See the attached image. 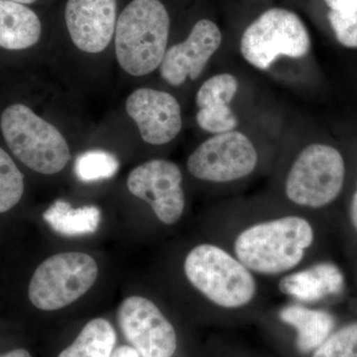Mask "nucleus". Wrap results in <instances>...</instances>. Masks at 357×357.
<instances>
[{
	"label": "nucleus",
	"mask_w": 357,
	"mask_h": 357,
	"mask_svg": "<svg viewBox=\"0 0 357 357\" xmlns=\"http://www.w3.org/2000/svg\"><path fill=\"white\" fill-rule=\"evenodd\" d=\"M24 177L13 158L0 147V213L10 211L22 198Z\"/></svg>",
	"instance_id": "obj_22"
},
{
	"label": "nucleus",
	"mask_w": 357,
	"mask_h": 357,
	"mask_svg": "<svg viewBox=\"0 0 357 357\" xmlns=\"http://www.w3.org/2000/svg\"><path fill=\"white\" fill-rule=\"evenodd\" d=\"M119 162L114 154L103 150H91L79 155L75 164V172L82 182L89 183L114 177Z\"/></svg>",
	"instance_id": "obj_21"
},
{
	"label": "nucleus",
	"mask_w": 357,
	"mask_h": 357,
	"mask_svg": "<svg viewBox=\"0 0 357 357\" xmlns=\"http://www.w3.org/2000/svg\"><path fill=\"white\" fill-rule=\"evenodd\" d=\"M261 155L253 141L238 130L213 134L187 160V170L196 180L215 185L245 182L261 167Z\"/></svg>",
	"instance_id": "obj_7"
},
{
	"label": "nucleus",
	"mask_w": 357,
	"mask_h": 357,
	"mask_svg": "<svg viewBox=\"0 0 357 357\" xmlns=\"http://www.w3.org/2000/svg\"><path fill=\"white\" fill-rule=\"evenodd\" d=\"M335 38L347 48H357V0H325Z\"/></svg>",
	"instance_id": "obj_20"
},
{
	"label": "nucleus",
	"mask_w": 357,
	"mask_h": 357,
	"mask_svg": "<svg viewBox=\"0 0 357 357\" xmlns=\"http://www.w3.org/2000/svg\"><path fill=\"white\" fill-rule=\"evenodd\" d=\"M184 176L170 160L153 159L129 174L128 188L133 196L149 204L161 225L171 227L182 220L187 206Z\"/></svg>",
	"instance_id": "obj_9"
},
{
	"label": "nucleus",
	"mask_w": 357,
	"mask_h": 357,
	"mask_svg": "<svg viewBox=\"0 0 357 357\" xmlns=\"http://www.w3.org/2000/svg\"><path fill=\"white\" fill-rule=\"evenodd\" d=\"M238 81L229 73L206 79L196 96L197 123L206 132L218 134L236 130L238 119L230 103L238 91Z\"/></svg>",
	"instance_id": "obj_15"
},
{
	"label": "nucleus",
	"mask_w": 357,
	"mask_h": 357,
	"mask_svg": "<svg viewBox=\"0 0 357 357\" xmlns=\"http://www.w3.org/2000/svg\"><path fill=\"white\" fill-rule=\"evenodd\" d=\"M117 321L141 357H173L178 347L175 326L153 301L132 296L121 303Z\"/></svg>",
	"instance_id": "obj_10"
},
{
	"label": "nucleus",
	"mask_w": 357,
	"mask_h": 357,
	"mask_svg": "<svg viewBox=\"0 0 357 357\" xmlns=\"http://www.w3.org/2000/svg\"><path fill=\"white\" fill-rule=\"evenodd\" d=\"M311 46V36L299 16L288 9L275 7L263 13L244 30L241 53L249 65L266 70L278 58H304Z\"/></svg>",
	"instance_id": "obj_6"
},
{
	"label": "nucleus",
	"mask_w": 357,
	"mask_h": 357,
	"mask_svg": "<svg viewBox=\"0 0 357 357\" xmlns=\"http://www.w3.org/2000/svg\"><path fill=\"white\" fill-rule=\"evenodd\" d=\"M345 178L347 165L340 150L325 143H311L285 165L272 199L317 215L340 198Z\"/></svg>",
	"instance_id": "obj_3"
},
{
	"label": "nucleus",
	"mask_w": 357,
	"mask_h": 357,
	"mask_svg": "<svg viewBox=\"0 0 357 357\" xmlns=\"http://www.w3.org/2000/svg\"><path fill=\"white\" fill-rule=\"evenodd\" d=\"M347 217H349V222L351 229L357 234V181L356 189L352 192L351 201H349Z\"/></svg>",
	"instance_id": "obj_24"
},
{
	"label": "nucleus",
	"mask_w": 357,
	"mask_h": 357,
	"mask_svg": "<svg viewBox=\"0 0 357 357\" xmlns=\"http://www.w3.org/2000/svg\"><path fill=\"white\" fill-rule=\"evenodd\" d=\"M41 22L37 14L24 4L0 0V47L24 50L38 43Z\"/></svg>",
	"instance_id": "obj_17"
},
{
	"label": "nucleus",
	"mask_w": 357,
	"mask_h": 357,
	"mask_svg": "<svg viewBox=\"0 0 357 357\" xmlns=\"http://www.w3.org/2000/svg\"><path fill=\"white\" fill-rule=\"evenodd\" d=\"M0 357H31L29 352L25 351V349H15V351H11L7 352L6 354H2Z\"/></svg>",
	"instance_id": "obj_26"
},
{
	"label": "nucleus",
	"mask_w": 357,
	"mask_h": 357,
	"mask_svg": "<svg viewBox=\"0 0 357 357\" xmlns=\"http://www.w3.org/2000/svg\"><path fill=\"white\" fill-rule=\"evenodd\" d=\"M206 238L231 253L261 279L277 280L314 260L321 243L316 215L270 201L222 204Z\"/></svg>",
	"instance_id": "obj_1"
},
{
	"label": "nucleus",
	"mask_w": 357,
	"mask_h": 357,
	"mask_svg": "<svg viewBox=\"0 0 357 357\" xmlns=\"http://www.w3.org/2000/svg\"><path fill=\"white\" fill-rule=\"evenodd\" d=\"M43 218L58 234L74 237L95 232L102 215L95 206L74 208L67 202L58 199L45 211Z\"/></svg>",
	"instance_id": "obj_18"
},
{
	"label": "nucleus",
	"mask_w": 357,
	"mask_h": 357,
	"mask_svg": "<svg viewBox=\"0 0 357 357\" xmlns=\"http://www.w3.org/2000/svg\"><path fill=\"white\" fill-rule=\"evenodd\" d=\"M112 357H141L140 354H138L137 351L135 349H133L132 347H129V345H122V347H119V349H116L112 354Z\"/></svg>",
	"instance_id": "obj_25"
},
{
	"label": "nucleus",
	"mask_w": 357,
	"mask_h": 357,
	"mask_svg": "<svg viewBox=\"0 0 357 357\" xmlns=\"http://www.w3.org/2000/svg\"><path fill=\"white\" fill-rule=\"evenodd\" d=\"M13 1L18 2L21 4H31L34 3L36 0H13Z\"/></svg>",
	"instance_id": "obj_27"
},
{
	"label": "nucleus",
	"mask_w": 357,
	"mask_h": 357,
	"mask_svg": "<svg viewBox=\"0 0 357 357\" xmlns=\"http://www.w3.org/2000/svg\"><path fill=\"white\" fill-rule=\"evenodd\" d=\"M66 24L73 43L89 54L109 46L116 27V0H69Z\"/></svg>",
	"instance_id": "obj_13"
},
{
	"label": "nucleus",
	"mask_w": 357,
	"mask_h": 357,
	"mask_svg": "<svg viewBox=\"0 0 357 357\" xmlns=\"http://www.w3.org/2000/svg\"><path fill=\"white\" fill-rule=\"evenodd\" d=\"M181 270L192 292L222 318L255 314L265 304L260 279L211 239L190 248Z\"/></svg>",
	"instance_id": "obj_2"
},
{
	"label": "nucleus",
	"mask_w": 357,
	"mask_h": 357,
	"mask_svg": "<svg viewBox=\"0 0 357 357\" xmlns=\"http://www.w3.org/2000/svg\"><path fill=\"white\" fill-rule=\"evenodd\" d=\"M276 319L293 328L295 345L301 354L314 352L330 337L335 328V318L325 310L287 301L274 312Z\"/></svg>",
	"instance_id": "obj_16"
},
{
	"label": "nucleus",
	"mask_w": 357,
	"mask_h": 357,
	"mask_svg": "<svg viewBox=\"0 0 357 357\" xmlns=\"http://www.w3.org/2000/svg\"><path fill=\"white\" fill-rule=\"evenodd\" d=\"M312 357H357V321L331 333Z\"/></svg>",
	"instance_id": "obj_23"
},
{
	"label": "nucleus",
	"mask_w": 357,
	"mask_h": 357,
	"mask_svg": "<svg viewBox=\"0 0 357 357\" xmlns=\"http://www.w3.org/2000/svg\"><path fill=\"white\" fill-rule=\"evenodd\" d=\"M115 342L116 333L109 321L93 319L58 357H112Z\"/></svg>",
	"instance_id": "obj_19"
},
{
	"label": "nucleus",
	"mask_w": 357,
	"mask_h": 357,
	"mask_svg": "<svg viewBox=\"0 0 357 357\" xmlns=\"http://www.w3.org/2000/svg\"><path fill=\"white\" fill-rule=\"evenodd\" d=\"M170 32V16L160 0H132L115 27V53L122 69L134 77L158 69Z\"/></svg>",
	"instance_id": "obj_4"
},
{
	"label": "nucleus",
	"mask_w": 357,
	"mask_h": 357,
	"mask_svg": "<svg viewBox=\"0 0 357 357\" xmlns=\"http://www.w3.org/2000/svg\"><path fill=\"white\" fill-rule=\"evenodd\" d=\"M98 276V264L91 256L83 252L59 253L35 270L28 296L37 309L57 311L83 297Z\"/></svg>",
	"instance_id": "obj_8"
},
{
	"label": "nucleus",
	"mask_w": 357,
	"mask_h": 357,
	"mask_svg": "<svg viewBox=\"0 0 357 357\" xmlns=\"http://www.w3.org/2000/svg\"><path fill=\"white\" fill-rule=\"evenodd\" d=\"M126 112L135 121L148 144L164 145L177 137L183 126L182 109L177 98L153 89H136L128 96Z\"/></svg>",
	"instance_id": "obj_12"
},
{
	"label": "nucleus",
	"mask_w": 357,
	"mask_h": 357,
	"mask_svg": "<svg viewBox=\"0 0 357 357\" xmlns=\"http://www.w3.org/2000/svg\"><path fill=\"white\" fill-rule=\"evenodd\" d=\"M0 128L14 156L35 172L53 175L70 161L64 136L24 105L15 103L4 109Z\"/></svg>",
	"instance_id": "obj_5"
},
{
	"label": "nucleus",
	"mask_w": 357,
	"mask_h": 357,
	"mask_svg": "<svg viewBox=\"0 0 357 357\" xmlns=\"http://www.w3.org/2000/svg\"><path fill=\"white\" fill-rule=\"evenodd\" d=\"M222 43L218 26L208 20L198 21L188 38L167 49L160 65V75L171 86H178L188 79H198Z\"/></svg>",
	"instance_id": "obj_11"
},
{
	"label": "nucleus",
	"mask_w": 357,
	"mask_h": 357,
	"mask_svg": "<svg viewBox=\"0 0 357 357\" xmlns=\"http://www.w3.org/2000/svg\"><path fill=\"white\" fill-rule=\"evenodd\" d=\"M275 282L278 293L288 301L312 307L342 295L347 286L342 270L326 260H314Z\"/></svg>",
	"instance_id": "obj_14"
}]
</instances>
